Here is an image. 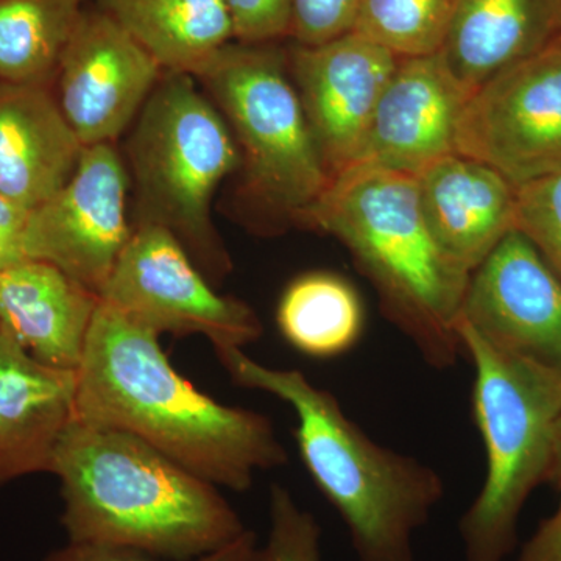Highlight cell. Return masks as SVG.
Wrapping results in <instances>:
<instances>
[{
    "label": "cell",
    "mask_w": 561,
    "mask_h": 561,
    "mask_svg": "<svg viewBox=\"0 0 561 561\" xmlns=\"http://www.w3.org/2000/svg\"><path fill=\"white\" fill-rule=\"evenodd\" d=\"M251 561H323L319 522L280 483L268 490L267 538Z\"/></svg>",
    "instance_id": "cell-24"
},
{
    "label": "cell",
    "mask_w": 561,
    "mask_h": 561,
    "mask_svg": "<svg viewBox=\"0 0 561 561\" xmlns=\"http://www.w3.org/2000/svg\"><path fill=\"white\" fill-rule=\"evenodd\" d=\"M234 39L268 44L289 35L291 0H227Z\"/></svg>",
    "instance_id": "cell-27"
},
{
    "label": "cell",
    "mask_w": 561,
    "mask_h": 561,
    "mask_svg": "<svg viewBox=\"0 0 561 561\" xmlns=\"http://www.w3.org/2000/svg\"><path fill=\"white\" fill-rule=\"evenodd\" d=\"M27 210L18 208L0 194V271L27 260L22 251Z\"/></svg>",
    "instance_id": "cell-29"
},
{
    "label": "cell",
    "mask_w": 561,
    "mask_h": 561,
    "mask_svg": "<svg viewBox=\"0 0 561 561\" xmlns=\"http://www.w3.org/2000/svg\"><path fill=\"white\" fill-rule=\"evenodd\" d=\"M76 375L77 420L128 432L219 489L243 493L257 472L289 463L268 416L203 393L160 334L101 300Z\"/></svg>",
    "instance_id": "cell-1"
},
{
    "label": "cell",
    "mask_w": 561,
    "mask_h": 561,
    "mask_svg": "<svg viewBox=\"0 0 561 561\" xmlns=\"http://www.w3.org/2000/svg\"><path fill=\"white\" fill-rule=\"evenodd\" d=\"M459 337L474 370L472 416L486 461L481 490L460 518V540L467 561H505L518 542L524 505L546 483L561 382L494 350L461 321Z\"/></svg>",
    "instance_id": "cell-6"
},
{
    "label": "cell",
    "mask_w": 561,
    "mask_h": 561,
    "mask_svg": "<svg viewBox=\"0 0 561 561\" xmlns=\"http://www.w3.org/2000/svg\"><path fill=\"white\" fill-rule=\"evenodd\" d=\"M398 61L393 51L356 32L291 50L290 77L330 179L359 160Z\"/></svg>",
    "instance_id": "cell-13"
},
{
    "label": "cell",
    "mask_w": 561,
    "mask_h": 561,
    "mask_svg": "<svg viewBox=\"0 0 561 561\" xmlns=\"http://www.w3.org/2000/svg\"><path fill=\"white\" fill-rule=\"evenodd\" d=\"M561 0H454L438 54L470 94L557 43Z\"/></svg>",
    "instance_id": "cell-19"
},
{
    "label": "cell",
    "mask_w": 561,
    "mask_h": 561,
    "mask_svg": "<svg viewBox=\"0 0 561 561\" xmlns=\"http://www.w3.org/2000/svg\"><path fill=\"white\" fill-rule=\"evenodd\" d=\"M194 77L238 142L249 197L275 219L295 224L331 179L287 73L286 55L272 43H230Z\"/></svg>",
    "instance_id": "cell-7"
},
{
    "label": "cell",
    "mask_w": 561,
    "mask_h": 561,
    "mask_svg": "<svg viewBox=\"0 0 561 561\" xmlns=\"http://www.w3.org/2000/svg\"><path fill=\"white\" fill-rule=\"evenodd\" d=\"M516 561H561V502L523 546Z\"/></svg>",
    "instance_id": "cell-30"
},
{
    "label": "cell",
    "mask_w": 561,
    "mask_h": 561,
    "mask_svg": "<svg viewBox=\"0 0 561 561\" xmlns=\"http://www.w3.org/2000/svg\"><path fill=\"white\" fill-rule=\"evenodd\" d=\"M168 72L195 76L234 39L227 0H99Z\"/></svg>",
    "instance_id": "cell-20"
},
{
    "label": "cell",
    "mask_w": 561,
    "mask_h": 561,
    "mask_svg": "<svg viewBox=\"0 0 561 561\" xmlns=\"http://www.w3.org/2000/svg\"><path fill=\"white\" fill-rule=\"evenodd\" d=\"M232 382L290 405L306 470L341 516L359 561H416L415 535L445 496L430 465L373 440L330 390L301 370L275 368L243 350L216 351Z\"/></svg>",
    "instance_id": "cell-4"
},
{
    "label": "cell",
    "mask_w": 561,
    "mask_h": 561,
    "mask_svg": "<svg viewBox=\"0 0 561 561\" xmlns=\"http://www.w3.org/2000/svg\"><path fill=\"white\" fill-rule=\"evenodd\" d=\"M470 95L438 51L400 58L354 165L419 175L457 153V127Z\"/></svg>",
    "instance_id": "cell-14"
},
{
    "label": "cell",
    "mask_w": 561,
    "mask_h": 561,
    "mask_svg": "<svg viewBox=\"0 0 561 561\" xmlns=\"http://www.w3.org/2000/svg\"><path fill=\"white\" fill-rule=\"evenodd\" d=\"M98 305V295L47 262L0 271V328L55 370H79Z\"/></svg>",
    "instance_id": "cell-18"
},
{
    "label": "cell",
    "mask_w": 561,
    "mask_h": 561,
    "mask_svg": "<svg viewBox=\"0 0 561 561\" xmlns=\"http://www.w3.org/2000/svg\"><path fill=\"white\" fill-rule=\"evenodd\" d=\"M257 546L256 534L247 531L238 541L220 549V551L190 561H251ZM44 561H173L138 551V549L121 548V546L80 545L69 542L65 548L49 553Z\"/></svg>",
    "instance_id": "cell-28"
},
{
    "label": "cell",
    "mask_w": 561,
    "mask_h": 561,
    "mask_svg": "<svg viewBox=\"0 0 561 561\" xmlns=\"http://www.w3.org/2000/svg\"><path fill=\"white\" fill-rule=\"evenodd\" d=\"M454 0H362L353 32L381 44L398 58L437 54Z\"/></svg>",
    "instance_id": "cell-23"
},
{
    "label": "cell",
    "mask_w": 561,
    "mask_h": 561,
    "mask_svg": "<svg viewBox=\"0 0 561 561\" xmlns=\"http://www.w3.org/2000/svg\"><path fill=\"white\" fill-rule=\"evenodd\" d=\"M362 0H291L290 32L298 46H317L353 32Z\"/></svg>",
    "instance_id": "cell-26"
},
{
    "label": "cell",
    "mask_w": 561,
    "mask_h": 561,
    "mask_svg": "<svg viewBox=\"0 0 561 561\" xmlns=\"http://www.w3.org/2000/svg\"><path fill=\"white\" fill-rule=\"evenodd\" d=\"M128 191L130 176L116 147H84L68 183L28 210L24 256L54 265L99 297L133 234Z\"/></svg>",
    "instance_id": "cell-10"
},
{
    "label": "cell",
    "mask_w": 561,
    "mask_h": 561,
    "mask_svg": "<svg viewBox=\"0 0 561 561\" xmlns=\"http://www.w3.org/2000/svg\"><path fill=\"white\" fill-rule=\"evenodd\" d=\"M295 224L345 245L378 291L382 313L427 367L449 370L463 350L461 308L471 273L440 249L423 213L415 175L353 165Z\"/></svg>",
    "instance_id": "cell-3"
},
{
    "label": "cell",
    "mask_w": 561,
    "mask_h": 561,
    "mask_svg": "<svg viewBox=\"0 0 561 561\" xmlns=\"http://www.w3.org/2000/svg\"><path fill=\"white\" fill-rule=\"evenodd\" d=\"M456 150L515 187L561 172V44L472 92L461 111Z\"/></svg>",
    "instance_id": "cell-9"
},
{
    "label": "cell",
    "mask_w": 561,
    "mask_h": 561,
    "mask_svg": "<svg viewBox=\"0 0 561 561\" xmlns=\"http://www.w3.org/2000/svg\"><path fill=\"white\" fill-rule=\"evenodd\" d=\"M415 179L427 228L465 272H474L515 230L516 187L483 162L453 153Z\"/></svg>",
    "instance_id": "cell-15"
},
{
    "label": "cell",
    "mask_w": 561,
    "mask_h": 561,
    "mask_svg": "<svg viewBox=\"0 0 561 561\" xmlns=\"http://www.w3.org/2000/svg\"><path fill=\"white\" fill-rule=\"evenodd\" d=\"M99 300L157 334L202 335L214 351L243 350L264 334L256 311L214 289L179 239L157 225L133 227Z\"/></svg>",
    "instance_id": "cell-8"
},
{
    "label": "cell",
    "mask_w": 561,
    "mask_h": 561,
    "mask_svg": "<svg viewBox=\"0 0 561 561\" xmlns=\"http://www.w3.org/2000/svg\"><path fill=\"white\" fill-rule=\"evenodd\" d=\"M81 2H83V0H81Z\"/></svg>",
    "instance_id": "cell-33"
},
{
    "label": "cell",
    "mask_w": 561,
    "mask_h": 561,
    "mask_svg": "<svg viewBox=\"0 0 561 561\" xmlns=\"http://www.w3.org/2000/svg\"><path fill=\"white\" fill-rule=\"evenodd\" d=\"M83 144L62 116L54 88L0 84V194L24 210L68 183Z\"/></svg>",
    "instance_id": "cell-17"
},
{
    "label": "cell",
    "mask_w": 561,
    "mask_h": 561,
    "mask_svg": "<svg viewBox=\"0 0 561 561\" xmlns=\"http://www.w3.org/2000/svg\"><path fill=\"white\" fill-rule=\"evenodd\" d=\"M162 72L108 14L83 10L58 66L55 98L83 147L113 144L136 121Z\"/></svg>",
    "instance_id": "cell-12"
},
{
    "label": "cell",
    "mask_w": 561,
    "mask_h": 561,
    "mask_svg": "<svg viewBox=\"0 0 561 561\" xmlns=\"http://www.w3.org/2000/svg\"><path fill=\"white\" fill-rule=\"evenodd\" d=\"M76 373L39 364L0 328V485L50 472L76 416Z\"/></svg>",
    "instance_id": "cell-16"
},
{
    "label": "cell",
    "mask_w": 561,
    "mask_h": 561,
    "mask_svg": "<svg viewBox=\"0 0 561 561\" xmlns=\"http://www.w3.org/2000/svg\"><path fill=\"white\" fill-rule=\"evenodd\" d=\"M276 323L295 350L316 359L348 353L364 334L359 294L342 276L309 272L291 280L280 295Z\"/></svg>",
    "instance_id": "cell-21"
},
{
    "label": "cell",
    "mask_w": 561,
    "mask_h": 561,
    "mask_svg": "<svg viewBox=\"0 0 561 561\" xmlns=\"http://www.w3.org/2000/svg\"><path fill=\"white\" fill-rule=\"evenodd\" d=\"M557 44H561V32H560L559 38H557Z\"/></svg>",
    "instance_id": "cell-32"
},
{
    "label": "cell",
    "mask_w": 561,
    "mask_h": 561,
    "mask_svg": "<svg viewBox=\"0 0 561 561\" xmlns=\"http://www.w3.org/2000/svg\"><path fill=\"white\" fill-rule=\"evenodd\" d=\"M69 542L173 561L220 551L249 531L219 486L125 431L70 421L51 457Z\"/></svg>",
    "instance_id": "cell-2"
},
{
    "label": "cell",
    "mask_w": 561,
    "mask_h": 561,
    "mask_svg": "<svg viewBox=\"0 0 561 561\" xmlns=\"http://www.w3.org/2000/svg\"><path fill=\"white\" fill-rule=\"evenodd\" d=\"M81 0H0V84L54 88Z\"/></svg>",
    "instance_id": "cell-22"
},
{
    "label": "cell",
    "mask_w": 561,
    "mask_h": 561,
    "mask_svg": "<svg viewBox=\"0 0 561 561\" xmlns=\"http://www.w3.org/2000/svg\"><path fill=\"white\" fill-rule=\"evenodd\" d=\"M546 483L561 496V419L553 431L551 461H549L548 476Z\"/></svg>",
    "instance_id": "cell-31"
},
{
    "label": "cell",
    "mask_w": 561,
    "mask_h": 561,
    "mask_svg": "<svg viewBox=\"0 0 561 561\" xmlns=\"http://www.w3.org/2000/svg\"><path fill=\"white\" fill-rule=\"evenodd\" d=\"M127 171L136 221L165 228L206 278L224 279L231 260L210 206L221 181L242 165L238 142L219 108L191 73L162 72L133 128Z\"/></svg>",
    "instance_id": "cell-5"
},
{
    "label": "cell",
    "mask_w": 561,
    "mask_h": 561,
    "mask_svg": "<svg viewBox=\"0 0 561 561\" xmlns=\"http://www.w3.org/2000/svg\"><path fill=\"white\" fill-rule=\"evenodd\" d=\"M515 230L561 279V172L516 187Z\"/></svg>",
    "instance_id": "cell-25"
},
{
    "label": "cell",
    "mask_w": 561,
    "mask_h": 561,
    "mask_svg": "<svg viewBox=\"0 0 561 561\" xmlns=\"http://www.w3.org/2000/svg\"><path fill=\"white\" fill-rule=\"evenodd\" d=\"M460 321L561 382V279L522 232H508L471 273Z\"/></svg>",
    "instance_id": "cell-11"
}]
</instances>
